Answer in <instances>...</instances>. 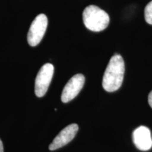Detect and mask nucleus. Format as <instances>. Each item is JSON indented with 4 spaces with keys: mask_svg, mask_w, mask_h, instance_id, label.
I'll use <instances>...</instances> for the list:
<instances>
[{
    "mask_svg": "<svg viewBox=\"0 0 152 152\" xmlns=\"http://www.w3.org/2000/svg\"><path fill=\"white\" fill-rule=\"evenodd\" d=\"M83 18L85 27L93 32L106 29L110 20L107 13L95 5H90L84 9Z\"/></svg>",
    "mask_w": 152,
    "mask_h": 152,
    "instance_id": "f03ea898",
    "label": "nucleus"
},
{
    "mask_svg": "<svg viewBox=\"0 0 152 152\" xmlns=\"http://www.w3.org/2000/svg\"><path fill=\"white\" fill-rule=\"evenodd\" d=\"M85 78L83 74H76L66 83L61 94V101L68 103L75 99L79 94L85 84Z\"/></svg>",
    "mask_w": 152,
    "mask_h": 152,
    "instance_id": "39448f33",
    "label": "nucleus"
},
{
    "mask_svg": "<svg viewBox=\"0 0 152 152\" xmlns=\"http://www.w3.org/2000/svg\"><path fill=\"white\" fill-rule=\"evenodd\" d=\"M54 70L52 64H46L38 72L35 82V93L37 97H42L46 94L54 75Z\"/></svg>",
    "mask_w": 152,
    "mask_h": 152,
    "instance_id": "20e7f679",
    "label": "nucleus"
},
{
    "mask_svg": "<svg viewBox=\"0 0 152 152\" xmlns=\"http://www.w3.org/2000/svg\"><path fill=\"white\" fill-rule=\"evenodd\" d=\"M148 102H149V106L152 108V90L149 94V96H148Z\"/></svg>",
    "mask_w": 152,
    "mask_h": 152,
    "instance_id": "1a4fd4ad",
    "label": "nucleus"
},
{
    "mask_svg": "<svg viewBox=\"0 0 152 152\" xmlns=\"http://www.w3.org/2000/svg\"><path fill=\"white\" fill-rule=\"evenodd\" d=\"M48 19L45 14H39L36 16L32 22L28 33V42L31 47L39 45L46 32Z\"/></svg>",
    "mask_w": 152,
    "mask_h": 152,
    "instance_id": "7ed1b4c3",
    "label": "nucleus"
},
{
    "mask_svg": "<svg viewBox=\"0 0 152 152\" xmlns=\"http://www.w3.org/2000/svg\"><path fill=\"white\" fill-rule=\"evenodd\" d=\"M78 130V125L75 123L68 125L56 136L52 143L49 146V149L54 151L64 147L73 140Z\"/></svg>",
    "mask_w": 152,
    "mask_h": 152,
    "instance_id": "423d86ee",
    "label": "nucleus"
},
{
    "mask_svg": "<svg viewBox=\"0 0 152 152\" xmlns=\"http://www.w3.org/2000/svg\"><path fill=\"white\" fill-rule=\"evenodd\" d=\"M144 17L147 23L152 25V1L146 6L144 9Z\"/></svg>",
    "mask_w": 152,
    "mask_h": 152,
    "instance_id": "6e6552de",
    "label": "nucleus"
},
{
    "mask_svg": "<svg viewBox=\"0 0 152 152\" xmlns=\"http://www.w3.org/2000/svg\"><path fill=\"white\" fill-rule=\"evenodd\" d=\"M0 152H4V146L1 139H0Z\"/></svg>",
    "mask_w": 152,
    "mask_h": 152,
    "instance_id": "9d476101",
    "label": "nucleus"
},
{
    "mask_svg": "<svg viewBox=\"0 0 152 152\" xmlns=\"http://www.w3.org/2000/svg\"><path fill=\"white\" fill-rule=\"evenodd\" d=\"M133 142L135 147L141 151H146L152 147V138L150 130L146 126H140L132 134Z\"/></svg>",
    "mask_w": 152,
    "mask_h": 152,
    "instance_id": "0eeeda50",
    "label": "nucleus"
},
{
    "mask_svg": "<svg viewBox=\"0 0 152 152\" xmlns=\"http://www.w3.org/2000/svg\"><path fill=\"white\" fill-rule=\"evenodd\" d=\"M125 73V62L123 57L115 54L111 57L106 68L102 80V86L106 92L118 90L122 85Z\"/></svg>",
    "mask_w": 152,
    "mask_h": 152,
    "instance_id": "f257e3e1",
    "label": "nucleus"
}]
</instances>
